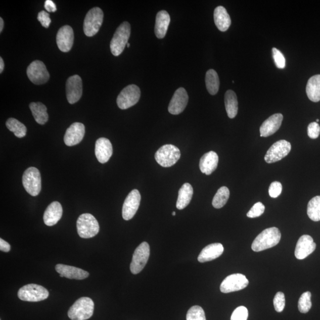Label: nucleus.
I'll use <instances>...</instances> for the list:
<instances>
[{
	"label": "nucleus",
	"mask_w": 320,
	"mask_h": 320,
	"mask_svg": "<svg viewBox=\"0 0 320 320\" xmlns=\"http://www.w3.org/2000/svg\"><path fill=\"white\" fill-rule=\"evenodd\" d=\"M281 233L277 227H271L263 231L252 243L254 252H259L276 246L280 243Z\"/></svg>",
	"instance_id": "obj_1"
},
{
	"label": "nucleus",
	"mask_w": 320,
	"mask_h": 320,
	"mask_svg": "<svg viewBox=\"0 0 320 320\" xmlns=\"http://www.w3.org/2000/svg\"><path fill=\"white\" fill-rule=\"evenodd\" d=\"M94 302L91 298H79L69 309L68 317L72 320L88 319L94 315Z\"/></svg>",
	"instance_id": "obj_2"
},
{
	"label": "nucleus",
	"mask_w": 320,
	"mask_h": 320,
	"mask_svg": "<svg viewBox=\"0 0 320 320\" xmlns=\"http://www.w3.org/2000/svg\"><path fill=\"white\" fill-rule=\"evenodd\" d=\"M130 35V25L124 22L120 25L113 35L111 42V51L113 56L118 57L123 53Z\"/></svg>",
	"instance_id": "obj_3"
},
{
	"label": "nucleus",
	"mask_w": 320,
	"mask_h": 320,
	"mask_svg": "<svg viewBox=\"0 0 320 320\" xmlns=\"http://www.w3.org/2000/svg\"><path fill=\"white\" fill-rule=\"evenodd\" d=\"M77 232L82 239H90L99 232V223L90 213H83L79 216L77 222Z\"/></svg>",
	"instance_id": "obj_4"
},
{
	"label": "nucleus",
	"mask_w": 320,
	"mask_h": 320,
	"mask_svg": "<svg viewBox=\"0 0 320 320\" xmlns=\"http://www.w3.org/2000/svg\"><path fill=\"white\" fill-rule=\"evenodd\" d=\"M181 153L177 147L171 144L164 145L158 149L155 154V159L161 166H173L180 159Z\"/></svg>",
	"instance_id": "obj_5"
},
{
	"label": "nucleus",
	"mask_w": 320,
	"mask_h": 320,
	"mask_svg": "<svg viewBox=\"0 0 320 320\" xmlns=\"http://www.w3.org/2000/svg\"><path fill=\"white\" fill-rule=\"evenodd\" d=\"M49 294V292L45 288L32 284L25 285L20 288L17 295L22 301L39 302L47 299Z\"/></svg>",
	"instance_id": "obj_6"
},
{
	"label": "nucleus",
	"mask_w": 320,
	"mask_h": 320,
	"mask_svg": "<svg viewBox=\"0 0 320 320\" xmlns=\"http://www.w3.org/2000/svg\"><path fill=\"white\" fill-rule=\"evenodd\" d=\"M22 182L26 191L32 197H36L41 191L40 171L35 167H29L24 172Z\"/></svg>",
	"instance_id": "obj_7"
},
{
	"label": "nucleus",
	"mask_w": 320,
	"mask_h": 320,
	"mask_svg": "<svg viewBox=\"0 0 320 320\" xmlns=\"http://www.w3.org/2000/svg\"><path fill=\"white\" fill-rule=\"evenodd\" d=\"M103 16V12L99 8H93L87 13L83 26L86 36L92 37L98 33L102 25Z\"/></svg>",
	"instance_id": "obj_8"
},
{
	"label": "nucleus",
	"mask_w": 320,
	"mask_h": 320,
	"mask_svg": "<svg viewBox=\"0 0 320 320\" xmlns=\"http://www.w3.org/2000/svg\"><path fill=\"white\" fill-rule=\"evenodd\" d=\"M141 90L135 84H131L124 88L117 98V105L120 109L125 110L131 108L139 102Z\"/></svg>",
	"instance_id": "obj_9"
},
{
	"label": "nucleus",
	"mask_w": 320,
	"mask_h": 320,
	"mask_svg": "<svg viewBox=\"0 0 320 320\" xmlns=\"http://www.w3.org/2000/svg\"><path fill=\"white\" fill-rule=\"evenodd\" d=\"M150 254L149 243L143 242L136 248L133 254L131 263L130 265V271L136 275L141 272L148 262Z\"/></svg>",
	"instance_id": "obj_10"
},
{
	"label": "nucleus",
	"mask_w": 320,
	"mask_h": 320,
	"mask_svg": "<svg viewBox=\"0 0 320 320\" xmlns=\"http://www.w3.org/2000/svg\"><path fill=\"white\" fill-rule=\"evenodd\" d=\"M291 150V144L286 140L277 141L268 150L264 156L267 163L271 164L280 161L287 157Z\"/></svg>",
	"instance_id": "obj_11"
},
{
	"label": "nucleus",
	"mask_w": 320,
	"mask_h": 320,
	"mask_svg": "<svg viewBox=\"0 0 320 320\" xmlns=\"http://www.w3.org/2000/svg\"><path fill=\"white\" fill-rule=\"evenodd\" d=\"M27 77L33 84L41 85L49 80L50 75L43 62L36 60L32 62L27 69Z\"/></svg>",
	"instance_id": "obj_12"
},
{
	"label": "nucleus",
	"mask_w": 320,
	"mask_h": 320,
	"mask_svg": "<svg viewBox=\"0 0 320 320\" xmlns=\"http://www.w3.org/2000/svg\"><path fill=\"white\" fill-rule=\"evenodd\" d=\"M249 284V281L244 275L233 274L229 275L222 281L220 291L224 294L239 291L246 288Z\"/></svg>",
	"instance_id": "obj_13"
},
{
	"label": "nucleus",
	"mask_w": 320,
	"mask_h": 320,
	"mask_svg": "<svg viewBox=\"0 0 320 320\" xmlns=\"http://www.w3.org/2000/svg\"><path fill=\"white\" fill-rule=\"evenodd\" d=\"M141 197L140 193L136 189L130 192L125 199L123 205L122 216L126 221L133 218L140 205Z\"/></svg>",
	"instance_id": "obj_14"
},
{
	"label": "nucleus",
	"mask_w": 320,
	"mask_h": 320,
	"mask_svg": "<svg viewBox=\"0 0 320 320\" xmlns=\"http://www.w3.org/2000/svg\"><path fill=\"white\" fill-rule=\"evenodd\" d=\"M66 93L68 102L70 104H74L81 99L82 95V82L79 75H74L68 78Z\"/></svg>",
	"instance_id": "obj_15"
},
{
	"label": "nucleus",
	"mask_w": 320,
	"mask_h": 320,
	"mask_svg": "<svg viewBox=\"0 0 320 320\" xmlns=\"http://www.w3.org/2000/svg\"><path fill=\"white\" fill-rule=\"evenodd\" d=\"M189 101L188 95L184 88L180 87L175 92L168 106V112L177 115L183 112L187 108Z\"/></svg>",
	"instance_id": "obj_16"
},
{
	"label": "nucleus",
	"mask_w": 320,
	"mask_h": 320,
	"mask_svg": "<svg viewBox=\"0 0 320 320\" xmlns=\"http://www.w3.org/2000/svg\"><path fill=\"white\" fill-rule=\"evenodd\" d=\"M85 135V126L80 122H75L69 127L64 135L66 146L72 147L81 142Z\"/></svg>",
	"instance_id": "obj_17"
},
{
	"label": "nucleus",
	"mask_w": 320,
	"mask_h": 320,
	"mask_svg": "<svg viewBox=\"0 0 320 320\" xmlns=\"http://www.w3.org/2000/svg\"><path fill=\"white\" fill-rule=\"evenodd\" d=\"M74 31L68 25L64 26L58 30L57 34V43L58 48L64 53L71 50L74 43Z\"/></svg>",
	"instance_id": "obj_18"
},
{
	"label": "nucleus",
	"mask_w": 320,
	"mask_h": 320,
	"mask_svg": "<svg viewBox=\"0 0 320 320\" xmlns=\"http://www.w3.org/2000/svg\"><path fill=\"white\" fill-rule=\"evenodd\" d=\"M316 244L310 236H302L298 241L295 256L298 260H303L314 252Z\"/></svg>",
	"instance_id": "obj_19"
},
{
	"label": "nucleus",
	"mask_w": 320,
	"mask_h": 320,
	"mask_svg": "<svg viewBox=\"0 0 320 320\" xmlns=\"http://www.w3.org/2000/svg\"><path fill=\"white\" fill-rule=\"evenodd\" d=\"M284 116L281 113H276L269 117L262 123L260 128V136L272 135L281 128Z\"/></svg>",
	"instance_id": "obj_20"
},
{
	"label": "nucleus",
	"mask_w": 320,
	"mask_h": 320,
	"mask_svg": "<svg viewBox=\"0 0 320 320\" xmlns=\"http://www.w3.org/2000/svg\"><path fill=\"white\" fill-rule=\"evenodd\" d=\"M95 154L100 163L105 164L108 162L113 154L111 141L105 138H101L96 141Z\"/></svg>",
	"instance_id": "obj_21"
},
{
	"label": "nucleus",
	"mask_w": 320,
	"mask_h": 320,
	"mask_svg": "<svg viewBox=\"0 0 320 320\" xmlns=\"http://www.w3.org/2000/svg\"><path fill=\"white\" fill-rule=\"evenodd\" d=\"M56 269L61 277L70 280H83L89 276L87 271L68 265L58 264L56 265Z\"/></svg>",
	"instance_id": "obj_22"
},
{
	"label": "nucleus",
	"mask_w": 320,
	"mask_h": 320,
	"mask_svg": "<svg viewBox=\"0 0 320 320\" xmlns=\"http://www.w3.org/2000/svg\"><path fill=\"white\" fill-rule=\"evenodd\" d=\"M63 210L60 202H53L48 206L43 215L44 223L47 226L56 225L63 216Z\"/></svg>",
	"instance_id": "obj_23"
},
{
	"label": "nucleus",
	"mask_w": 320,
	"mask_h": 320,
	"mask_svg": "<svg viewBox=\"0 0 320 320\" xmlns=\"http://www.w3.org/2000/svg\"><path fill=\"white\" fill-rule=\"evenodd\" d=\"M219 157L214 151H209L203 156L199 162V168L202 173L211 174L218 167Z\"/></svg>",
	"instance_id": "obj_24"
},
{
	"label": "nucleus",
	"mask_w": 320,
	"mask_h": 320,
	"mask_svg": "<svg viewBox=\"0 0 320 320\" xmlns=\"http://www.w3.org/2000/svg\"><path fill=\"white\" fill-rule=\"evenodd\" d=\"M223 247L221 243H213L206 246L201 251L198 258L200 263L207 262L217 259L223 252Z\"/></svg>",
	"instance_id": "obj_25"
},
{
	"label": "nucleus",
	"mask_w": 320,
	"mask_h": 320,
	"mask_svg": "<svg viewBox=\"0 0 320 320\" xmlns=\"http://www.w3.org/2000/svg\"><path fill=\"white\" fill-rule=\"evenodd\" d=\"M170 23V17L166 11L162 10L157 13L155 25V34L158 39H163L166 36Z\"/></svg>",
	"instance_id": "obj_26"
},
{
	"label": "nucleus",
	"mask_w": 320,
	"mask_h": 320,
	"mask_svg": "<svg viewBox=\"0 0 320 320\" xmlns=\"http://www.w3.org/2000/svg\"><path fill=\"white\" fill-rule=\"evenodd\" d=\"M213 18L216 26L221 32H225L232 24L229 14L222 6H218L215 9Z\"/></svg>",
	"instance_id": "obj_27"
},
{
	"label": "nucleus",
	"mask_w": 320,
	"mask_h": 320,
	"mask_svg": "<svg viewBox=\"0 0 320 320\" xmlns=\"http://www.w3.org/2000/svg\"><path fill=\"white\" fill-rule=\"evenodd\" d=\"M193 195H194V189L191 184H185L178 191V195L176 203V207L178 209L182 210L187 207L190 204Z\"/></svg>",
	"instance_id": "obj_28"
},
{
	"label": "nucleus",
	"mask_w": 320,
	"mask_h": 320,
	"mask_svg": "<svg viewBox=\"0 0 320 320\" xmlns=\"http://www.w3.org/2000/svg\"><path fill=\"white\" fill-rule=\"evenodd\" d=\"M306 93L308 98L313 102L320 101V75H315L309 79Z\"/></svg>",
	"instance_id": "obj_29"
},
{
	"label": "nucleus",
	"mask_w": 320,
	"mask_h": 320,
	"mask_svg": "<svg viewBox=\"0 0 320 320\" xmlns=\"http://www.w3.org/2000/svg\"><path fill=\"white\" fill-rule=\"evenodd\" d=\"M29 108L34 120L37 123L40 124V125H44L48 122L49 116L47 113V108L42 103H31Z\"/></svg>",
	"instance_id": "obj_30"
},
{
	"label": "nucleus",
	"mask_w": 320,
	"mask_h": 320,
	"mask_svg": "<svg viewBox=\"0 0 320 320\" xmlns=\"http://www.w3.org/2000/svg\"><path fill=\"white\" fill-rule=\"evenodd\" d=\"M224 100L227 115L231 119L235 118L238 113V101L236 93L231 90L227 91Z\"/></svg>",
	"instance_id": "obj_31"
},
{
	"label": "nucleus",
	"mask_w": 320,
	"mask_h": 320,
	"mask_svg": "<svg viewBox=\"0 0 320 320\" xmlns=\"http://www.w3.org/2000/svg\"><path fill=\"white\" fill-rule=\"evenodd\" d=\"M206 88L210 94L215 95L219 90V79L217 73L211 69L206 72L205 77Z\"/></svg>",
	"instance_id": "obj_32"
},
{
	"label": "nucleus",
	"mask_w": 320,
	"mask_h": 320,
	"mask_svg": "<svg viewBox=\"0 0 320 320\" xmlns=\"http://www.w3.org/2000/svg\"><path fill=\"white\" fill-rule=\"evenodd\" d=\"M6 126L19 139H22L26 135L27 128L25 125L15 118H9L7 120Z\"/></svg>",
	"instance_id": "obj_33"
},
{
	"label": "nucleus",
	"mask_w": 320,
	"mask_h": 320,
	"mask_svg": "<svg viewBox=\"0 0 320 320\" xmlns=\"http://www.w3.org/2000/svg\"><path fill=\"white\" fill-rule=\"evenodd\" d=\"M230 191L228 188H220L216 193L212 200V205L216 209L222 208L226 204L230 198Z\"/></svg>",
	"instance_id": "obj_34"
},
{
	"label": "nucleus",
	"mask_w": 320,
	"mask_h": 320,
	"mask_svg": "<svg viewBox=\"0 0 320 320\" xmlns=\"http://www.w3.org/2000/svg\"><path fill=\"white\" fill-rule=\"evenodd\" d=\"M307 215L313 221H320V196H316L308 202Z\"/></svg>",
	"instance_id": "obj_35"
},
{
	"label": "nucleus",
	"mask_w": 320,
	"mask_h": 320,
	"mask_svg": "<svg viewBox=\"0 0 320 320\" xmlns=\"http://www.w3.org/2000/svg\"><path fill=\"white\" fill-rule=\"evenodd\" d=\"M311 294L310 292L307 291L304 292L301 296L298 301V309L301 313H307L312 307V302L311 300Z\"/></svg>",
	"instance_id": "obj_36"
},
{
	"label": "nucleus",
	"mask_w": 320,
	"mask_h": 320,
	"mask_svg": "<svg viewBox=\"0 0 320 320\" xmlns=\"http://www.w3.org/2000/svg\"><path fill=\"white\" fill-rule=\"evenodd\" d=\"M187 320H206L204 309L198 305L191 307L188 311Z\"/></svg>",
	"instance_id": "obj_37"
},
{
	"label": "nucleus",
	"mask_w": 320,
	"mask_h": 320,
	"mask_svg": "<svg viewBox=\"0 0 320 320\" xmlns=\"http://www.w3.org/2000/svg\"><path fill=\"white\" fill-rule=\"evenodd\" d=\"M265 211V206L261 202H257L253 206L247 213V217L254 218L259 217L263 214Z\"/></svg>",
	"instance_id": "obj_38"
},
{
	"label": "nucleus",
	"mask_w": 320,
	"mask_h": 320,
	"mask_svg": "<svg viewBox=\"0 0 320 320\" xmlns=\"http://www.w3.org/2000/svg\"><path fill=\"white\" fill-rule=\"evenodd\" d=\"M275 310L278 312L283 311L285 307V298L283 292H278L273 299Z\"/></svg>",
	"instance_id": "obj_39"
},
{
	"label": "nucleus",
	"mask_w": 320,
	"mask_h": 320,
	"mask_svg": "<svg viewBox=\"0 0 320 320\" xmlns=\"http://www.w3.org/2000/svg\"><path fill=\"white\" fill-rule=\"evenodd\" d=\"M249 316V311L246 307L240 306L233 312L231 320H247Z\"/></svg>",
	"instance_id": "obj_40"
},
{
	"label": "nucleus",
	"mask_w": 320,
	"mask_h": 320,
	"mask_svg": "<svg viewBox=\"0 0 320 320\" xmlns=\"http://www.w3.org/2000/svg\"><path fill=\"white\" fill-rule=\"evenodd\" d=\"M273 58L277 68L284 69L285 67V58L280 50L273 48L272 49Z\"/></svg>",
	"instance_id": "obj_41"
},
{
	"label": "nucleus",
	"mask_w": 320,
	"mask_h": 320,
	"mask_svg": "<svg viewBox=\"0 0 320 320\" xmlns=\"http://www.w3.org/2000/svg\"><path fill=\"white\" fill-rule=\"evenodd\" d=\"M282 185L279 181H273L271 184L269 188V194L272 198H277L281 194Z\"/></svg>",
	"instance_id": "obj_42"
},
{
	"label": "nucleus",
	"mask_w": 320,
	"mask_h": 320,
	"mask_svg": "<svg viewBox=\"0 0 320 320\" xmlns=\"http://www.w3.org/2000/svg\"><path fill=\"white\" fill-rule=\"evenodd\" d=\"M320 133V126L318 123L311 122L308 126V135L311 139H316Z\"/></svg>",
	"instance_id": "obj_43"
},
{
	"label": "nucleus",
	"mask_w": 320,
	"mask_h": 320,
	"mask_svg": "<svg viewBox=\"0 0 320 320\" xmlns=\"http://www.w3.org/2000/svg\"><path fill=\"white\" fill-rule=\"evenodd\" d=\"M37 20H39L41 25H42L43 27H45V28H48L51 23V19L49 13H48L45 11H42L38 13Z\"/></svg>",
	"instance_id": "obj_44"
},
{
	"label": "nucleus",
	"mask_w": 320,
	"mask_h": 320,
	"mask_svg": "<svg viewBox=\"0 0 320 320\" xmlns=\"http://www.w3.org/2000/svg\"><path fill=\"white\" fill-rule=\"evenodd\" d=\"M44 8L48 12H56L57 11V6L52 0H47L44 2Z\"/></svg>",
	"instance_id": "obj_45"
},
{
	"label": "nucleus",
	"mask_w": 320,
	"mask_h": 320,
	"mask_svg": "<svg viewBox=\"0 0 320 320\" xmlns=\"http://www.w3.org/2000/svg\"><path fill=\"white\" fill-rule=\"evenodd\" d=\"M10 249H11V246L9 243L2 239H0V250L4 252H9Z\"/></svg>",
	"instance_id": "obj_46"
},
{
	"label": "nucleus",
	"mask_w": 320,
	"mask_h": 320,
	"mask_svg": "<svg viewBox=\"0 0 320 320\" xmlns=\"http://www.w3.org/2000/svg\"><path fill=\"white\" fill-rule=\"evenodd\" d=\"M5 68V63L4 61H3V58H0V73H2L3 70H4Z\"/></svg>",
	"instance_id": "obj_47"
},
{
	"label": "nucleus",
	"mask_w": 320,
	"mask_h": 320,
	"mask_svg": "<svg viewBox=\"0 0 320 320\" xmlns=\"http://www.w3.org/2000/svg\"><path fill=\"white\" fill-rule=\"evenodd\" d=\"M3 28H4V20L1 17L0 18V33L2 32Z\"/></svg>",
	"instance_id": "obj_48"
},
{
	"label": "nucleus",
	"mask_w": 320,
	"mask_h": 320,
	"mask_svg": "<svg viewBox=\"0 0 320 320\" xmlns=\"http://www.w3.org/2000/svg\"><path fill=\"white\" fill-rule=\"evenodd\" d=\"M175 214H176V213H175V212H173V213H172V215H173V216H175Z\"/></svg>",
	"instance_id": "obj_49"
},
{
	"label": "nucleus",
	"mask_w": 320,
	"mask_h": 320,
	"mask_svg": "<svg viewBox=\"0 0 320 320\" xmlns=\"http://www.w3.org/2000/svg\"><path fill=\"white\" fill-rule=\"evenodd\" d=\"M130 47V44L128 43V44H127V47L129 48Z\"/></svg>",
	"instance_id": "obj_50"
},
{
	"label": "nucleus",
	"mask_w": 320,
	"mask_h": 320,
	"mask_svg": "<svg viewBox=\"0 0 320 320\" xmlns=\"http://www.w3.org/2000/svg\"><path fill=\"white\" fill-rule=\"evenodd\" d=\"M319 122V119H316V123H317V122Z\"/></svg>",
	"instance_id": "obj_51"
}]
</instances>
